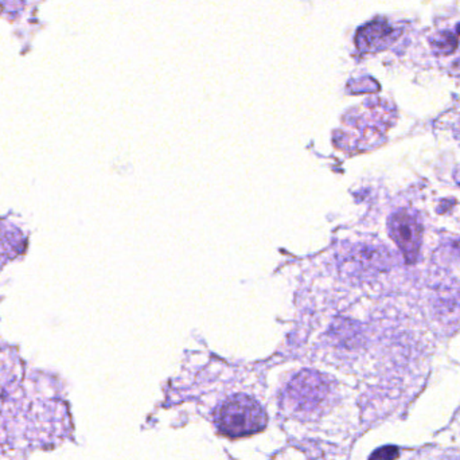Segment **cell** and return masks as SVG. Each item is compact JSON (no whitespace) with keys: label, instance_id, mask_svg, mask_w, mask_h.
<instances>
[{"label":"cell","instance_id":"2","mask_svg":"<svg viewBox=\"0 0 460 460\" xmlns=\"http://www.w3.org/2000/svg\"><path fill=\"white\" fill-rule=\"evenodd\" d=\"M389 234L404 254L408 264H415L420 254L423 226L415 213L400 210L392 215L388 223Z\"/></svg>","mask_w":460,"mask_h":460},{"label":"cell","instance_id":"4","mask_svg":"<svg viewBox=\"0 0 460 460\" xmlns=\"http://www.w3.org/2000/svg\"><path fill=\"white\" fill-rule=\"evenodd\" d=\"M399 30L386 21H373L365 24L356 35V45L362 53H376L389 48L399 38Z\"/></svg>","mask_w":460,"mask_h":460},{"label":"cell","instance_id":"3","mask_svg":"<svg viewBox=\"0 0 460 460\" xmlns=\"http://www.w3.org/2000/svg\"><path fill=\"white\" fill-rule=\"evenodd\" d=\"M329 386L319 373L305 370L299 373L287 388V399L297 411H315L326 399Z\"/></svg>","mask_w":460,"mask_h":460},{"label":"cell","instance_id":"5","mask_svg":"<svg viewBox=\"0 0 460 460\" xmlns=\"http://www.w3.org/2000/svg\"><path fill=\"white\" fill-rule=\"evenodd\" d=\"M460 37V24H458V31H451V30H445V31L438 32L435 37L431 38L432 50L437 54L447 56V54L454 53L458 48Z\"/></svg>","mask_w":460,"mask_h":460},{"label":"cell","instance_id":"1","mask_svg":"<svg viewBox=\"0 0 460 460\" xmlns=\"http://www.w3.org/2000/svg\"><path fill=\"white\" fill-rule=\"evenodd\" d=\"M216 423L224 437L235 439L262 431L267 426V415L256 400L238 394L218 408Z\"/></svg>","mask_w":460,"mask_h":460},{"label":"cell","instance_id":"7","mask_svg":"<svg viewBox=\"0 0 460 460\" xmlns=\"http://www.w3.org/2000/svg\"><path fill=\"white\" fill-rule=\"evenodd\" d=\"M400 456V450L394 446H385L378 448L370 456L369 460H396Z\"/></svg>","mask_w":460,"mask_h":460},{"label":"cell","instance_id":"8","mask_svg":"<svg viewBox=\"0 0 460 460\" xmlns=\"http://www.w3.org/2000/svg\"><path fill=\"white\" fill-rule=\"evenodd\" d=\"M456 183H458V185H460V166L458 167V169H456Z\"/></svg>","mask_w":460,"mask_h":460},{"label":"cell","instance_id":"6","mask_svg":"<svg viewBox=\"0 0 460 460\" xmlns=\"http://www.w3.org/2000/svg\"><path fill=\"white\" fill-rule=\"evenodd\" d=\"M21 251V238L15 232L0 228V262L13 259Z\"/></svg>","mask_w":460,"mask_h":460}]
</instances>
